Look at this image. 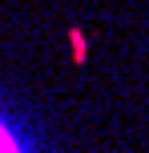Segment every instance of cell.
I'll return each mask as SVG.
<instances>
[{"mask_svg": "<svg viewBox=\"0 0 149 153\" xmlns=\"http://www.w3.org/2000/svg\"><path fill=\"white\" fill-rule=\"evenodd\" d=\"M0 153H20V149H16V141H12V137H8V133H4V129H0Z\"/></svg>", "mask_w": 149, "mask_h": 153, "instance_id": "1", "label": "cell"}]
</instances>
